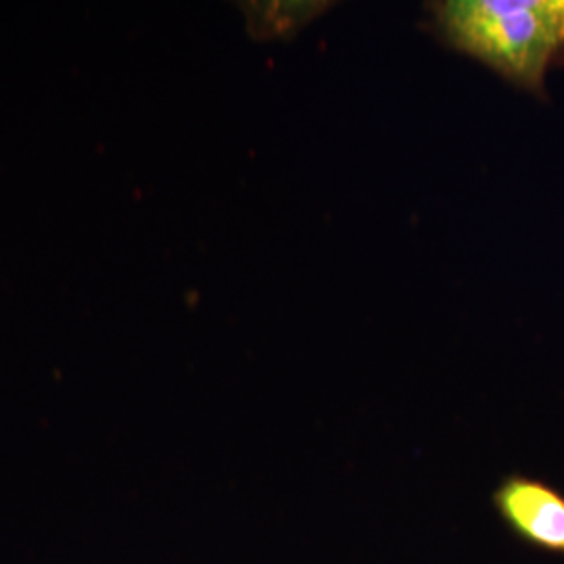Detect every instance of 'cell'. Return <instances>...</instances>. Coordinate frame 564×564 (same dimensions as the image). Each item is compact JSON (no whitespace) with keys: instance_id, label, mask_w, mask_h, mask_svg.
<instances>
[{"instance_id":"6da1fadb","label":"cell","mask_w":564,"mask_h":564,"mask_svg":"<svg viewBox=\"0 0 564 564\" xmlns=\"http://www.w3.org/2000/svg\"><path fill=\"white\" fill-rule=\"evenodd\" d=\"M440 41L519 90L544 97L564 57V0H445L426 4Z\"/></svg>"},{"instance_id":"7a4b0ae2","label":"cell","mask_w":564,"mask_h":564,"mask_svg":"<svg viewBox=\"0 0 564 564\" xmlns=\"http://www.w3.org/2000/svg\"><path fill=\"white\" fill-rule=\"evenodd\" d=\"M500 514L529 544L564 556V498L552 487L510 477L494 496Z\"/></svg>"}]
</instances>
